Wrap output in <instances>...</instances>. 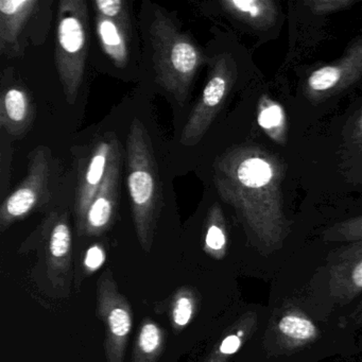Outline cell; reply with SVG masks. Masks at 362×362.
<instances>
[{
	"label": "cell",
	"instance_id": "5",
	"mask_svg": "<svg viewBox=\"0 0 362 362\" xmlns=\"http://www.w3.org/2000/svg\"><path fill=\"white\" fill-rule=\"evenodd\" d=\"M232 83L233 71L228 59L218 57L209 71L202 95L182 131V145L192 147L200 143L221 109Z\"/></svg>",
	"mask_w": 362,
	"mask_h": 362
},
{
	"label": "cell",
	"instance_id": "11",
	"mask_svg": "<svg viewBox=\"0 0 362 362\" xmlns=\"http://www.w3.org/2000/svg\"><path fill=\"white\" fill-rule=\"evenodd\" d=\"M1 94H0V126L7 134L21 137L26 134L35 118V107L30 93L20 82L3 74Z\"/></svg>",
	"mask_w": 362,
	"mask_h": 362
},
{
	"label": "cell",
	"instance_id": "14",
	"mask_svg": "<svg viewBox=\"0 0 362 362\" xmlns=\"http://www.w3.org/2000/svg\"><path fill=\"white\" fill-rule=\"evenodd\" d=\"M96 28L101 47L118 69H124L129 61L130 35L109 18L97 16Z\"/></svg>",
	"mask_w": 362,
	"mask_h": 362
},
{
	"label": "cell",
	"instance_id": "10",
	"mask_svg": "<svg viewBox=\"0 0 362 362\" xmlns=\"http://www.w3.org/2000/svg\"><path fill=\"white\" fill-rule=\"evenodd\" d=\"M42 5L39 0L0 1V52L7 58L24 54V40L31 20Z\"/></svg>",
	"mask_w": 362,
	"mask_h": 362
},
{
	"label": "cell",
	"instance_id": "3",
	"mask_svg": "<svg viewBox=\"0 0 362 362\" xmlns=\"http://www.w3.org/2000/svg\"><path fill=\"white\" fill-rule=\"evenodd\" d=\"M88 5L84 0H62L57 23V71L69 105L77 100L86 73L88 47Z\"/></svg>",
	"mask_w": 362,
	"mask_h": 362
},
{
	"label": "cell",
	"instance_id": "7",
	"mask_svg": "<svg viewBox=\"0 0 362 362\" xmlns=\"http://www.w3.org/2000/svg\"><path fill=\"white\" fill-rule=\"evenodd\" d=\"M122 168V149L117 137H115L107 175L88 207L80 235L98 236L111 226L119 202Z\"/></svg>",
	"mask_w": 362,
	"mask_h": 362
},
{
	"label": "cell",
	"instance_id": "13",
	"mask_svg": "<svg viewBox=\"0 0 362 362\" xmlns=\"http://www.w3.org/2000/svg\"><path fill=\"white\" fill-rule=\"evenodd\" d=\"M49 264H69L71 252V232L69 214L54 211L45 222Z\"/></svg>",
	"mask_w": 362,
	"mask_h": 362
},
{
	"label": "cell",
	"instance_id": "21",
	"mask_svg": "<svg viewBox=\"0 0 362 362\" xmlns=\"http://www.w3.org/2000/svg\"><path fill=\"white\" fill-rule=\"evenodd\" d=\"M283 110L279 105H272L267 109L262 110L258 116V124L262 129L270 130L276 128L283 122Z\"/></svg>",
	"mask_w": 362,
	"mask_h": 362
},
{
	"label": "cell",
	"instance_id": "4",
	"mask_svg": "<svg viewBox=\"0 0 362 362\" xmlns=\"http://www.w3.org/2000/svg\"><path fill=\"white\" fill-rule=\"evenodd\" d=\"M49 158V150L43 146L31 152L26 177L5 199L0 207V228L3 232L14 222L28 216L37 207L49 202L52 198Z\"/></svg>",
	"mask_w": 362,
	"mask_h": 362
},
{
	"label": "cell",
	"instance_id": "20",
	"mask_svg": "<svg viewBox=\"0 0 362 362\" xmlns=\"http://www.w3.org/2000/svg\"><path fill=\"white\" fill-rule=\"evenodd\" d=\"M341 78V73L337 67L326 66L311 74L309 86L313 90L324 92L334 88Z\"/></svg>",
	"mask_w": 362,
	"mask_h": 362
},
{
	"label": "cell",
	"instance_id": "24",
	"mask_svg": "<svg viewBox=\"0 0 362 362\" xmlns=\"http://www.w3.org/2000/svg\"><path fill=\"white\" fill-rule=\"evenodd\" d=\"M361 130H362V118H361Z\"/></svg>",
	"mask_w": 362,
	"mask_h": 362
},
{
	"label": "cell",
	"instance_id": "1",
	"mask_svg": "<svg viewBox=\"0 0 362 362\" xmlns=\"http://www.w3.org/2000/svg\"><path fill=\"white\" fill-rule=\"evenodd\" d=\"M129 197L139 243L149 251L163 204L158 163L147 129L135 118L127 139Z\"/></svg>",
	"mask_w": 362,
	"mask_h": 362
},
{
	"label": "cell",
	"instance_id": "18",
	"mask_svg": "<svg viewBox=\"0 0 362 362\" xmlns=\"http://www.w3.org/2000/svg\"><path fill=\"white\" fill-rule=\"evenodd\" d=\"M264 1L258 0H226L221 6L226 11L241 20L256 21L264 16Z\"/></svg>",
	"mask_w": 362,
	"mask_h": 362
},
{
	"label": "cell",
	"instance_id": "12",
	"mask_svg": "<svg viewBox=\"0 0 362 362\" xmlns=\"http://www.w3.org/2000/svg\"><path fill=\"white\" fill-rule=\"evenodd\" d=\"M274 330L279 343L285 344V349H300L315 344L321 330L315 320L300 310L298 307H281L277 310Z\"/></svg>",
	"mask_w": 362,
	"mask_h": 362
},
{
	"label": "cell",
	"instance_id": "9",
	"mask_svg": "<svg viewBox=\"0 0 362 362\" xmlns=\"http://www.w3.org/2000/svg\"><path fill=\"white\" fill-rule=\"evenodd\" d=\"M326 288L340 305L362 296V243L345 247L330 256L325 264Z\"/></svg>",
	"mask_w": 362,
	"mask_h": 362
},
{
	"label": "cell",
	"instance_id": "2",
	"mask_svg": "<svg viewBox=\"0 0 362 362\" xmlns=\"http://www.w3.org/2000/svg\"><path fill=\"white\" fill-rule=\"evenodd\" d=\"M150 39L156 81L183 105L202 64V52L194 40L160 10H156L150 25Z\"/></svg>",
	"mask_w": 362,
	"mask_h": 362
},
{
	"label": "cell",
	"instance_id": "15",
	"mask_svg": "<svg viewBox=\"0 0 362 362\" xmlns=\"http://www.w3.org/2000/svg\"><path fill=\"white\" fill-rule=\"evenodd\" d=\"M205 250L215 258H222L228 247V234L223 216L218 205H214L207 215L204 237Z\"/></svg>",
	"mask_w": 362,
	"mask_h": 362
},
{
	"label": "cell",
	"instance_id": "8",
	"mask_svg": "<svg viewBox=\"0 0 362 362\" xmlns=\"http://www.w3.org/2000/svg\"><path fill=\"white\" fill-rule=\"evenodd\" d=\"M115 137L114 133H107L100 137L93 146L80 168L75 194L78 232L81 230L88 207L107 175Z\"/></svg>",
	"mask_w": 362,
	"mask_h": 362
},
{
	"label": "cell",
	"instance_id": "16",
	"mask_svg": "<svg viewBox=\"0 0 362 362\" xmlns=\"http://www.w3.org/2000/svg\"><path fill=\"white\" fill-rule=\"evenodd\" d=\"M163 332L154 322H144L139 330L133 362H154L162 353Z\"/></svg>",
	"mask_w": 362,
	"mask_h": 362
},
{
	"label": "cell",
	"instance_id": "23",
	"mask_svg": "<svg viewBox=\"0 0 362 362\" xmlns=\"http://www.w3.org/2000/svg\"><path fill=\"white\" fill-rule=\"evenodd\" d=\"M347 320L351 323H360L362 325V298L361 300L358 303L357 306L351 311L349 317H347Z\"/></svg>",
	"mask_w": 362,
	"mask_h": 362
},
{
	"label": "cell",
	"instance_id": "6",
	"mask_svg": "<svg viewBox=\"0 0 362 362\" xmlns=\"http://www.w3.org/2000/svg\"><path fill=\"white\" fill-rule=\"evenodd\" d=\"M98 284L99 313L107 327V362H124L127 341L132 328L130 306L126 298L118 293L109 271Z\"/></svg>",
	"mask_w": 362,
	"mask_h": 362
},
{
	"label": "cell",
	"instance_id": "17",
	"mask_svg": "<svg viewBox=\"0 0 362 362\" xmlns=\"http://www.w3.org/2000/svg\"><path fill=\"white\" fill-rule=\"evenodd\" d=\"M97 16L117 23L131 35V18L127 4L122 0H97L93 3Z\"/></svg>",
	"mask_w": 362,
	"mask_h": 362
},
{
	"label": "cell",
	"instance_id": "22",
	"mask_svg": "<svg viewBox=\"0 0 362 362\" xmlns=\"http://www.w3.org/2000/svg\"><path fill=\"white\" fill-rule=\"evenodd\" d=\"M105 262V252L100 245H92L86 251V257H84V266L88 270L96 271L103 266Z\"/></svg>",
	"mask_w": 362,
	"mask_h": 362
},
{
	"label": "cell",
	"instance_id": "19",
	"mask_svg": "<svg viewBox=\"0 0 362 362\" xmlns=\"http://www.w3.org/2000/svg\"><path fill=\"white\" fill-rule=\"evenodd\" d=\"M196 311V302L194 296L187 290L180 292L175 298L171 311L173 324L175 327H184L189 324Z\"/></svg>",
	"mask_w": 362,
	"mask_h": 362
}]
</instances>
